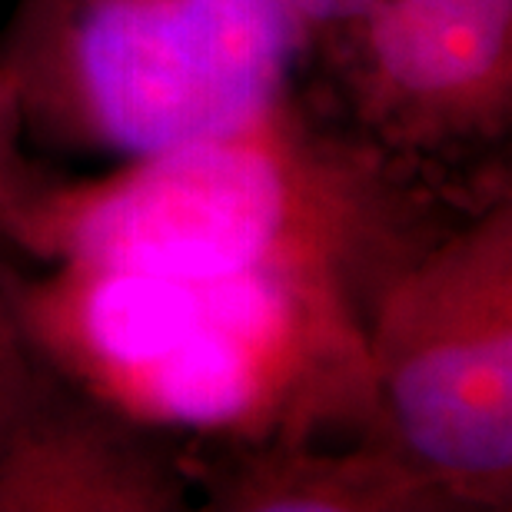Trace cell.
I'll return each mask as SVG.
<instances>
[{"label":"cell","mask_w":512,"mask_h":512,"mask_svg":"<svg viewBox=\"0 0 512 512\" xmlns=\"http://www.w3.org/2000/svg\"><path fill=\"white\" fill-rule=\"evenodd\" d=\"M503 187L393 157L296 87L220 137L44 177L0 207V240L30 263L316 283L370 316L383 286Z\"/></svg>","instance_id":"cell-1"},{"label":"cell","mask_w":512,"mask_h":512,"mask_svg":"<svg viewBox=\"0 0 512 512\" xmlns=\"http://www.w3.org/2000/svg\"><path fill=\"white\" fill-rule=\"evenodd\" d=\"M0 306L80 386L180 449L386 433L366 316L326 286L0 256Z\"/></svg>","instance_id":"cell-2"},{"label":"cell","mask_w":512,"mask_h":512,"mask_svg":"<svg viewBox=\"0 0 512 512\" xmlns=\"http://www.w3.org/2000/svg\"><path fill=\"white\" fill-rule=\"evenodd\" d=\"M0 60L27 147L127 163L266 114L306 37L286 0H17Z\"/></svg>","instance_id":"cell-3"},{"label":"cell","mask_w":512,"mask_h":512,"mask_svg":"<svg viewBox=\"0 0 512 512\" xmlns=\"http://www.w3.org/2000/svg\"><path fill=\"white\" fill-rule=\"evenodd\" d=\"M383 429L456 512L512 509V190L383 286L366 316Z\"/></svg>","instance_id":"cell-4"},{"label":"cell","mask_w":512,"mask_h":512,"mask_svg":"<svg viewBox=\"0 0 512 512\" xmlns=\"http://www.w3.org/2000/svg\"><path fill=\"white\" fill-rule=\"evenodd\" d=\"M300 87L393 157L512 183V0H370Z\"/></svg>","instance_id":"cell-5"},{"label":"cell","mask_w":512,"mask_h":512,"mask_svg":"<svg viewBox=\"0 0 512 512\" xmlns=\"http://www.w3.org/2000/svg\"><path fill=\"white\" fill-rule=\"evenodd\" d=\"M183 449L130 423L0 306V512H187Z\"/></svg>","instance_id":"cell-6"},{"label":"cell","mask_w":512,"mask_h":512,"mask_svg":"<svg viewBox=\"0 0 512 512\" xmlns=\"http://www.w3.org/2000/svg\"><path fill=\"white\" fill-rule=\"evenodd\" d=\"M207 512H456L386 433L183 449Z\"/></svg>","instance_id":"cell-7"},{"label":"cell","mask_w":512,"mask_h":512,"mask_svg":"<svg viewBox=\"0 0 512 512\" xmlns=\"http://www.w3.org/2000/svg\"><path fill=\"white\" fill-rule=\"evenodd\" d=\"M40 177H44V167L27 153L14 77L0 60V207H7L10 200L20 197Z\"/></svg>","instance_id":"cell-8"},{"label":"cell","mask_w":512,"mask_h":512,"mask_svg":"<svg viewBox=\"0 0 512 512\" xmlns=\"http://www.w3.org/2000/svg\"><path fill=\"white\" fill-rule=\"evenodd\" d=\"M296 14L306 37V64L320 54V50L343 34L356 17L370 7V0H286ZM303 64V70H306Z\"/></svg>","instance_id":"cell-9"}]
</instances>
